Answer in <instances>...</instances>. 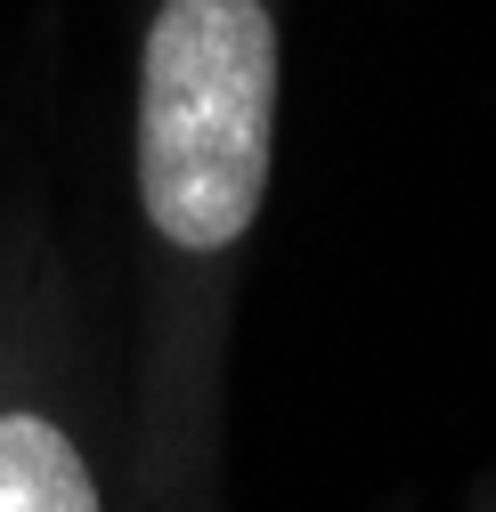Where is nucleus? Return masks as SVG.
Masks as SVG:
<instances>
[{
  "instance_id": "f257e3e1",
  "label": "nucleus",
  "mask_w": 496,
  "mask_h": 512,
  "mask_svg": "<svg viewBox=\"0 0 496 512\" xmlns=\"http://www.w3.org/2000/svg\"><path fill=\"white\" fill-rule=\"evenodd\" d=\"M285 41L269 0H155L139 41L131 179L147 236L188 269L244 252L277 163Z\"/></svg>"
},
{
  "instance_id": "f03ea898",
  "label": "nucleus",
  "mask_w": 496,
  "mask_h": 512,
  "mask_svg": "<svg viewBox=\"0 0 496 512\" xmlns=\"http://www.w3.org/2000/svg\"><path fill=\"white\" fill-rule=\"evenodd\" d=\"M0 512H106L90 447L49 399H0Z\"/></svg>"
}]
</instances>
